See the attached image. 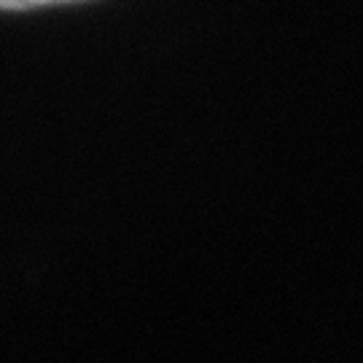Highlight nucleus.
<instances>
[{
	"instance_id": "obj_1",
	"label": "nucleus",
	"mask_w": 363,
	"mask_h": 363,
	"mask_svg": "<svg viewBox=\"0 0 363 363\" xmlns=\"http://www.w3.org/2000/svg\"><path fill=\"white\" fill-rule=\"evenodd\" d=\"M57 3H73V0H0V11H27V9H43Z\"/></svg>"
}]
</instances>
